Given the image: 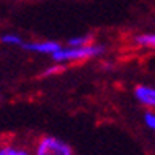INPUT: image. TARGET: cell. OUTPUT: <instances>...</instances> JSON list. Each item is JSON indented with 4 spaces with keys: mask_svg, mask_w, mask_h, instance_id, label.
<instances>
[{
    "mask_svg": "<svg viewBox=\"0 0 155 155\" xmlns=\"http://www.w3.org/2000/svg\"><path fill=\"white\" fill-rule=\"evenodd\" d=\"M106 48L100 43H90L86 46H68L65 45L59 49L57 52H54L51 55V59L54 63H60V65H65V63H78V62H84L89 59H95L100 57L104 54Z\"/></svg>",
    "mask_w": 155,
    "mask_h": 155,
    "instance_id": "1",
    "label": "cell"
},
{
    "mask_svg": "<svg viewBox=\"0 0 155 155\" xmlns=\"http://www.w3.org/2000/svg\"><path fill=\"white\" fill-rule=\"evenodd\" d=\"M32 155H76L65 139L54 135H41L33 139Z\"/></svg>",
    "mask_w": 155,
    "mask_h": 155,
    "instance_id": "2",
    "label": "cell"
},
{
    "mask_svg": "<svg viewBox=\"0 0 155 155\" xmlns=\"http://www.w3.org/2000/svg\"><path fill=\"white\" fill-rule=\"evenodd\" d=\"M0 155H32V144L16 138H2Z\"/></svg>",
    "mask_w": 155,
    "mask_h": 155,
    "instance_id": "3",
    "label": "cell"
},
{
    "mask_svg": "<svg viewBox=\"0 0 155 155\" xmlns=\"http://www.w3.org/2000/svg\"><path fill=\"white\" fill-rule=\"evenodd\" d=\"M62 48V43L57 40H37V41H25L22 49L33 54H40V55H51L54 52H57Z\"/></svg>",
    "mask_w": 155,
    "mask_h": 155,
    "instance_id": "4",
    "label": "cell"
},
{
    "mask_svg": "<svg viewBox=\"0 0 155 155\" xmlns=\"http://www.w3.org/2000/svg\"><path fill=\"white\" fill-rule=\"evenodd\" d=\"M133 95L139 104L147 109H155V87L149 84H139L133 90Z\"/></svg>",
    "mask_w": 155,
    "mask_h": 155,
    "instance_id": "5",
    "label": "cell"
},
{
    "mask_svg": "<svg viewBox=\"0 0 155 155\" xmlns=\"http://www.w3.org/2000/svg\"><path fill=\"white\" fill-rule=\"evenodd\" d=\"M133 43L139 48L155 49V32H143L133 37Z\"/></svg>",
    "mask_w": 155,
    "mask_h": 155,
    "instance_id": "6",
    "label": "cell"
},
{
    "mask_svg": "<svg viewBox=\"0 0 155 155\" xmlns=\"http://www.w3.org/2000/svg\"><path fill=\"white\" fill-rule=\"evenodd\" d=\"M0 43L5 45V46H11V48H22L25 40L21 37L19 33L15 32H5L0 35Z\"/></svg>",
    "mask_w": 155,
    "mask_h": 155,
    "instance_id": "7",
    "label": "cell"
},
{
    "mask_svg": "<svg viewBox=\"0 0 155 155\" xmlns=\"http://www.w3.org/2000/svg\"><path fill=\"white\" fill-rule=\"evenodd\" d=\"M94 37L90 33H82V35H74V37L68 38L67 40V45L68 46H86V45H90L94 43Z\"/></svg>",
    "mask_w": 155,
    "mask_h": 155,
    "instance_id": "8",
    "label": "cell"
},
{
    "mask_svg": "<svg viewBox=\"0 0 155 155\" xmlns=\"http://www.w3.org/2000/svg\"><path fill=\"white\" fill-rule=\"evenodd\" d=\"M143 120L150 131H155V109H147L143 116Z\"/></svg>",
    "mask_w": 155,
    "mask_h": 155,
    "instance_id": "9",
    "label": "cell"
}]
</instances>
